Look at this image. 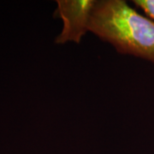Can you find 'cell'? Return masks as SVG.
<instances>
[{
  "instance_id": "cell-1",
  "label": "cell",
  "mask_w": 154,
  "mask_h": 154,
  "mask_svg": "<svg viewBox=\"0 0 154 154\" xmlns=\"http://www.w3.org/2000/svg\"><path fill=\"white\" fill-rule=\"evenodd\" d=\"M88 31L111 45L118 53L154 64V21L126 1H95Z\"/></svg>"
},
{
  "instance_id": "cell-2",
  "label": "cell",
  "mask_w": 154,
  "mask_h": 154,
  "mask_svg": "<svg viewBox=\"0 0 154 154\" xmlns=\"http://www.w3.org/2000/svg\"><path fill=\"white\" fill-rule=\"evenodd\" d=\"M96 0H57V16L63 21V28L55 44L69 42L80 44L88 31L91 13Z\"/></svg>"
},
{
  "instance_id": "cell-3",
  "label": "cell",
  "mask_w": 154,
  "mask_h": 154,
  "mask_svg": "<svg viewBox=\"0 0 154 154\" xmlns=\"http://www.w3.org/2000/svg\"><path fill=\"white\" fill-rule=\"evenodd\" d=\"M134 5L154 21V0H134Z\"/></svg>"
}]
</instances>
